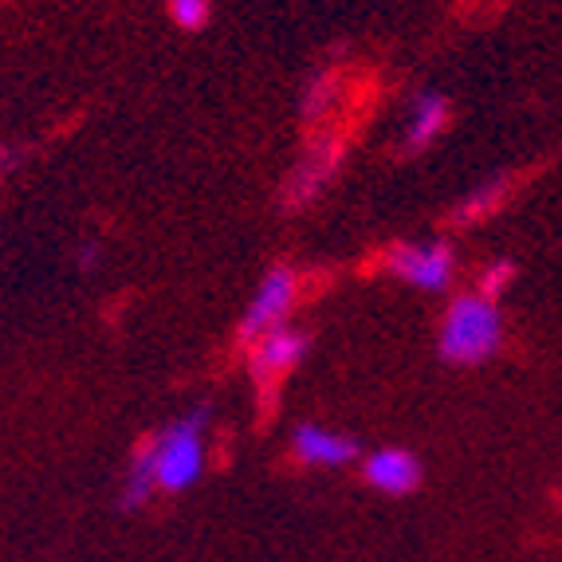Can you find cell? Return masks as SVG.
Returning a JSON list of instances; mask_svg holds the SVG:
<instances>
[{
	"mask_svg": "<svg viewBox=\"0 0 562 562\" xmlns=\"http://www.w3.org/2000/svg\"><path fill=\"white\" fill-rule=\"evenodd\" d=\"M452 119V106L441 91H417L409 103V122H405V150L422 154L441 138Z\"/></svg>",
	"mask_w": 562,
	"mask_h": 562,
	"instance_id": "obj_9",
	"label": "cell"
},
{
	"mask_svg": "<svg viewBox=\"0 0 562 562\" xmlns=\"http://www.w3.org/2000/svg\"><path fill=\"white\" fill-rule=\"evenodd\" d=\"M307 355V335L295 327H280L272 335H263L260 342H252V374L260 382H272V378H283L288 370L303 362Z\"/></svg>",
	"mask_w": 562,
	"mask_h": 562,
	"instance_id": "obj_8",
	"label": "cell"
},
{
	"mask_svg": "<svg viewBox=\"0 0 562 562\" xmlns=\"http://www.w3.org/2000/svg\"><path fill=\"white\" fill-rule=\"evenodd\" d=\"M169 16L186 32H201L213 16V0H169Z\"/></svg>",
	"mask_w": 562,
	"mask_h": 562,
	"instance_id": "obj_12",
	"label": "cell"
},
{
	"mask_svg": "<svg viewBox=\"0 0 562 562\" xmlns=\"http://www.w3.org/2000/svg\"><path fill=\"white\" fill-rule=\"evenodd\" d=\"M291 452L307 469H347L362 457L350 432L327 429V425H295L291 432Z\"/></svg>",
	"mask_w": 562,
	"mask_h": 562,
	"instance_id": "obj_5",
	"label": "cell"
},
{
	"mask_svg": "<svg viewBox=\"0 0 562 562\" xmlns=\"http://www.w3.org/2000/svg\"><path fill=\"white\" fill-rule=\"evenodd\" d=\"M385 268L405 288L445 291L457 276V252L445 240H405L385 252Z\"/></svg>",
	"mask_w": 562,
	"mask_h": 562,
	"instance_id": "obj_4",
	"label": "cell"
},
{
	"mask_svg": "<svg viewBox=\"0 0 562 562\" xmlns=\"http://www.w3.org/2000/svg\"><path fill=\"white\" fill-rule=\"evenodd\" d=\"M504 347V311L499 300H487L480 291H464L445 307L437 330V355L449 366H480Z\"/></svg>",
	"mask_w": 562,
	"mask_h": 562,
	"instance_id": "obj_1",
	"label": "cell"
},
{
	"mask_svg": "<svg viewBox=\"0 0 562 562\" xmlns=\"http://www.w3.org/2000/svg\"><path fill=\"white\" fill-rule=\"evenodd\" d=\"M103 263V252H99V244H79V272H91V268H99Z\"/></svg>",
	"mask_w": 562,
	"mask_h": 562,
	"instance_id": "obj_14",
	"label": "cell"
},
{
	"mask_svg": "<svg viewBox=\"0 0 562 562\" xmlns=\"http://www.w3.org/2000/svg\"><path fill=\"white\" fill-rule=\"evenodd\" d=\"M154 487H158V469H154V449H150V441H146L131 457V469L122 476V507H126V512L142 507L154 496Z\"/></svg>",
	"mask_w": 562,
	"mask_h": 562,
	"instance_id": "obj_10",
	"label": "cell"
},
{
	"mask_svg": "<svg viewBox=\"0 0 562 562\" xmlns=\"http://www.w3.org/2000/svg\"><path fill=\"white\" fill-rule=\"evenodd\" d=\"M362 476L382 496H409L422 484V460L409 449H378L362 460Z\"/></svg>",
	"mask_w": 562,
	"mask_h": 562,
	"instance_id": "obj_7",
	"label": "cell"
},
{
	"mask_svg": "<svg viewBox=\"0 0 562 562\" xmlns=\"http://www.w3.org/2000/svg\"><path fill=\"white\" fill-rule=\"evenodd\" d=\"M338 166H342V146H338V142H327V146H319V150H311L307 158L295 166V173H291L288 189H283V205L288 209L311 205V201L319 198L323 189L335 181Z\"/></svg>",
	"mask_w": 562,
	"mask_h": 562,
	"instance_id": "obj_6",
	"label": "cell"
},
{
	"mask_svg": "<svg viewBox=\"0 0 562 562\" xmlns=\"http://www.w3.org/2000/svg\"><path fill=\"white\" fill-rule=\"evenodd\" d=\"M205 437H209V409L198 405L186 417L169 422L150 437L154 469H158L161 492H189L205 472Z\"/></svg>",
	"mask_w": 562,
	"mask_h": 562,
	"instance_id": "obj_2",
	"label": "cell"
},
{
	"mask_svg": "<svg viewBox=\"0 0 562 562\" xmlns=\"http://www.w3.org/2000/svg\"><path fill=\"white\" fill-rule=\"evenodd\" d=\"M295 300H300V276L283 268V263L280 268H268L240 315V342H260L263 335L288 327Z\"/></svg>",
	"mask_w": 562,
	"mask_h": 562,
	"instance_id": "obj_3",
	"label": "cell"
},
{
	"mask_svg": "<svg viewBox=\"0 0 562 562\" xmlns=\"http://www.w3.org/2000/svg\"><path fill=\"white\" fill-rule=\"evenodd\" d=\"M512 280H516V263L512 260H496L487 263L484 272H480V295H487V300H499L507 288H512Z\"/></svg>",
	"mask_w": 562,
	"mask_h": 562,
	"instance_id": "obj_13",
	"label": "cell"
},
{
	"mask_svg": "<svg viewBox=\"0 0 562 562\" xmlns=\"http://www.w3.org/2000/svg\"><path fill=\"white\" fill-rule=\"evenodd\" d=\"M507 189H512V181L507 178H487L484 186H476L469 198L452 209V221H457V225H476V221L492 216L507 201Z\"/></svg>",
	"mask_w": 562,
	"mask_h": 562,
	"instance_id": "obj_11",
	"label": "cell"
}]
</instances>
